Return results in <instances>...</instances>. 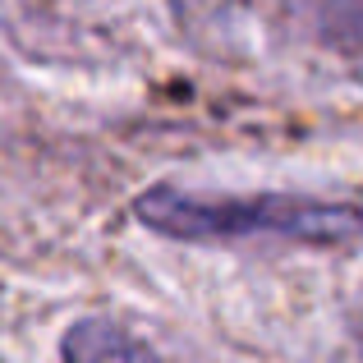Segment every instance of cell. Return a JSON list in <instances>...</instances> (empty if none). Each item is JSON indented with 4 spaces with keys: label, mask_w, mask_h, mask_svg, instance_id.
Wrapping results in <instances>:
<instances>
[{
    "label": "cell",
    "mask_w": 363,
    "mask_h": 363,
    "mask_svg": "<svg viewBox=\"0 0 363 363\" xmlns=\"http://www.w3.org/2000/svg\"><path fill=\"white\" fill-rule=\"evenodd\" d=\"M133 221L179 244H230V240H285L308 248H340L363 240V207L308 194H189L152 184L133 198Z\"/></svg>",
    "instance_id": "6da1fadb"
},
{
    "label": "cell",
    "mask_w": 363,
    "mask_h": 363,
    "mask_svg": "<svg viewBox=\"0 0 363 363\" xmlns=\"http://www.w3.org/2000/svg\"><path fill=\"white\" fill-rule=\"evenodd\" d=\"M60 354L65 359H79V363H97V359H157V345L143 336H133L129 327H116V322H101V318H83L65 331L60 340Z\"/></svg>",
    "instance_id": "7a4b0ae2"
}]
</instances>
